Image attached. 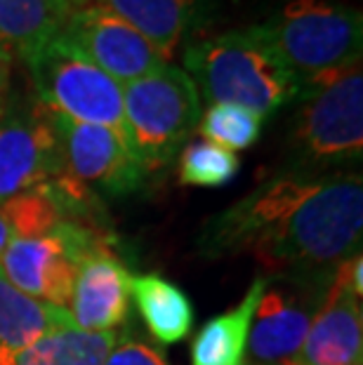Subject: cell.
Listing matches in <instances>:
<instances>
[{"label":"cell","mask_w":363,"mask_h":365,"mask_svg":"<svg viewBox=\"0 0 363 365\" xmlns=\"http://www.w3.org/2000/svg\"><path fill=\"white\" fill-rule=\"evenodd\" d=\"M363 182L359 173L281 170L205 224V257H252L297 283H330L339 262L361 252Z\"/></svg>","instance_id":"cell-1"},{"label":"cell","mask_w":363,"mask_h":365,"mask_svg":"<svg viewBox=\"0 0 363 365\" xmlns=\"http://www.w3.org/2000/svg\"><path fill=\"white\" fill-rule=\"evenodd\" d=\"M288 132V170L354 173L363 158L361 59L300 83Z\"/></svg>","instance_id":"cell-2"},{"label":"cell","mask_w":363,"mask_h":365,"mask_svg":"<svg viewBox=\"0 0 363 365\" xmlns=\"http://www.w3.org/2000/svg\"><path fill=\"white\" fill-rule=\"evenodd\" d=\"M184 66L208 102L243 106L262 118L295 102L300 92V81L255 26L187 45Z\"/></svg>","instance_id":"cell-3"},{"label":"cell","mask_w":363,"mask_h":365,"mask_svg":"<svg viewBox=\"0 0 363 365\" xmlns=\"http://www.w3.org/2000/svg\"><path fill=\"white\" fill-rule=\"evenodd\" d=\"M255 29L300 83L361 59V12L333 0H290Z\"/></svg>","instance_id":"cell-4"},{"label":"cell","mask_w":363,"mask_h":365,"mask_svg":"<svg viewBox=\"0 0 363 365\" xmlns=\"http://www.w3.org/2000/svg\"><path fill=\"white\" fill-rule=\"evenodd\" d=\"M128 142L149 173L177 158L200 120V95L187 71L165 64L144 78L123 85Z\"/></svg>","instance_id":"cell-5"},{"label":"cell","mask_w":363,"mask_h":365,"mask_svg":"<svg viewBox=\"0 0 363 365\" xmlns=\"http://www.w3.org/2000/svg\"><path fill=\"white\" fill-rule=\"evenodd\" d=\"M24 64L43 106L76 123L106 128L128 142L123 85L68 48L59 36Z\"/></svg>","instance_id":"cell-6"},{"label":"cell","mask_w":363,"mask_h":365,"mask_svg":"<svg viewBox=\"0 0 363 365\" xmlns=\"http://www.w3.org/2000/svg\"><path fill=\"white\" fill-rule=\"evenodd\" d=\"M106 238L73 222L59 224L48 236L12 238L0 257V274L29 297L66 309L81 262Z\"/></svg>","instance_id":"cell-7"},{"label":"cell","mask_w":363,"mask_h":365,"mask_svg":"<svg viewBox=\"0 0 363 365\" xmlns=\"http://www.w3.org/2000/svg\"><path fill=\"white\" fill-rule=\"evenodd\" d=\"M59 38L121 85L144 78L168 64L149 38L97 3L71 10Z\"/></svg>","instance_id":"cell-8"},{"label":"cell","mask_w":363,"mask_h":365,"mask_svg":"<svg viewBox=\"0 0 363 365\" xmlns=\"http://www.w3.org/2000/svg\"><path fill=\"white\" fill-rule=\"evenodd\" d=\"M55 123L64 173L90 193L128 196L146 180V170L137 160L133 146L116 132L76 123L50 111Z\"/></svg>","instance_id":"cell-9"},{"label":"cell","mask_w":363,"mask_h":365,"mask_svg":"<svg viewBox=\"0 0 363 365\" xmlns=\"http://www.w3.org/2000/svg\"><path fill=\"white\" fill-rule=\"evenodd\" d=\"M64 170L50 108L36 102L29 111L0 115V203L52 180Z\"/></svg>","instance_id":"cell-10"},{"label":"cell","mask_w":363,"mask_h":365,"mask_svg":"<svg viewBox=\"0 0 363 365\" xmlns=\"http://www.w3.org/2000/svg\"><path fill=\"white\" fill-rule=\"evenodd\" d=\"M130 276L118 252L102 240L81 262L66 312L76 330L116 332L130 314Z\"/></svg>","instance_id":"cell-11"},{"label":"cell","mask_w":363,"mask_h":365,"mask_svg":"<svg viewBox=\"0 0 363 365\" xmlns=\"http://www.w3.org/2000/svg\"><path fill=\"white\" fill-rule=\"evenodd\" d=\"M290 365H363L361 297L330 283Z\"/></svg>","instance_id":"cell-12"},{"label":"cell","mask_w":363,"mask_h":365,"mask_svg":"<svg viewBox=\"0 0 363 365\" xmlns=\"http://www.w3.org/2000/svg\"><path fill=\"white\" fill-rule=\"evenodd\" d=\"M312 299L272 287L257 304V321L250 325L248 346L252 365H290L302 349L309 325L319 309Z\"/></svg>","instance_id":"cell-13"},{"label":"cell","mask_w":363,"mask_h":365,"mask_svg":"<svg viewBox=\"0 0 363 365\" xmlns=\"http://www.w3.org/2000/svg\"><path fill=\"white\" fill-rule=\"evenodd\" d=\"M106 7L144 38H149L160 54L173 59L177 48L203 26L210 0H92Z\"/></svg>","instance_id":"cell-14"},{"label":"cell","mask_w":363,"mask_h":365,"mask_svg":"<svg viewBox=\"0 0 363 365\" xmlns=\"http://www.w3.org/2000/svg\"><path fill=\"white\" fill-rule=\"evenodd\" d=\"M68 14L64 0H0V48L26 61L61 34Z\"/></svg>","instance_id":"cell-15"},{"label":"cell","mask_w":363,"mask_h":365,"mask_svg":"<svg viewBox=\"0 0 363 365\" xmlns=\"http://www.w3.org/2000/svg\"><path fill=\"white\" fill-rule=\"evenodd\" d=\"M269 287L267 276H257L245 297L227 314L210 318L191 344V365H243L252 316Z\"/></svg>","instance_id":"cell-16"},{"label":"cell","mask_w":363,"mask_h":365,"mask_svg":"<svg viewBox=\"0 0 363 365\" xmlns=\"http://www.w3.org/2000/svg\"><path fill=\"white\" fill-rule=\"evenodd\" d=\"M66 328H73L66 309L29 297L0 274V356L21 351Z\"/></svg>","instance_id":"cell-17"},{"label":"cell","mask_w":363,"mask_h":365,"mask_svg":"<svg viewBox=\"0 0 363 365\" xmlns=\"http://www.w3.org/2000/svg\"><path fill=\"white\" fill-rule=\"evenodd\" d=\"M130 297L158 344H177L194 328V307L180 285L160 274L130 278Z\"/></svg>","instance_id":"cell-18"},{"label":"cell","mask_w":363,"mask_h":365,"mask_svg":"<svg viewBox=\"0 0 363 365\" xmlns=\"http://www.w3.org/2000/svg\"><path fill=\"white\" fill-rule=\"evenodd\" d=\"M116 332H83L76 328L59 330L21 351L3 354L0 365H102L111 354Z\"/></svg>","instance_id":"cell-19"},{"label":"cell","mask_w":363,"mask_h":365,"mask_svg":"<svg viewBox=\"0 0 363 365\" xmlns=\"http://www.w3.org/2000/svg\"><path fill=\"white\" fill-rule=\"evenodd\" d=\"M14 238H38L52 234L59 224L71 222L64 198L52 180L0 203Z\"/></svg>","instance_id":"cell-20"},{"label":"cell","mask_w":363,"mask_h":365,"mask_svg":"<svg viewBox=\"0 0 363 365\" xmlns=\"http://www.w3.org/2000/svg\"><path fill=\"white\" fill-rule=\"evenodd\" d=\"M238 170L241 158L208 139H191L177 153V177L187 186H224L234 182Z\"/></svg>","instance_id":"cell-21"},{"label":"cell","mask_w":363,"mask_h":365,"mask_svg":"<svg viewBox=\"0 0 363 365\" xmlns=\"http://www.w3.org/2000/svg\"><path fill=\"white\" fill-rule=\"evenodd\" d=\"M265 118L236 104H210L205 113H200L198 132L203 139L220 144L229 151H245L257 142L262 135Z\"/></svg>","instance_id":"cell-22"},{"label":"cell","mask_w":363,"mask_h":365,"mask_svg":"<svg viewBox=\"0 0 363 365\" xmlns=\"http://www.w3.org/2000/svg\"><path fill=\"white\" fill-rule=\"evenodd\" d=\"M102 365H170L163 351L135 335L116 339L111 354Z\"/></svg>","instance_id":"cell-23"},{"label":"cell","mask_w":363,"mask_h":365,"mask_svg":"<svg viewBox=\"0 0 363 365\" xmlns=\"http://www.w3.org/2000/svg\"><path fill=\"white\" fill-rule=\"evenodd\" d=\"M12 57L0 48V115L10 106V95H12Z\"/></svg>","instance_id":"cell-24"},{"label":"cell","mask_w":363,"mask_h":365,"mask_svg":"<svg viewBox=\"0 0 363 365\" xmlns=\"http://www.w3.org/2000/svg\"><path fill=\"white\" fill-rule=\"evenodd\" d=\"M14 238V234H12V229H10V224H7V220H5V215L0 212V257H3V252H5V247H7V243Z\"/></svg>","instance_id":"cell-25"},{"label":"cell","mask_w":363,"mask_h":365,"mask_svg":"<svg viewBox=\"0 0 363 365\" xmlns=\"http://www.w3.org/2000/svg\"><path fill=\"white\" fill-rule=\"evenodd\" d=\"M64 3L71 7V10H76V7H83V5H90L92 0H64Z\"/></svg>","instance_id":"cell-26"}]
</instances>
